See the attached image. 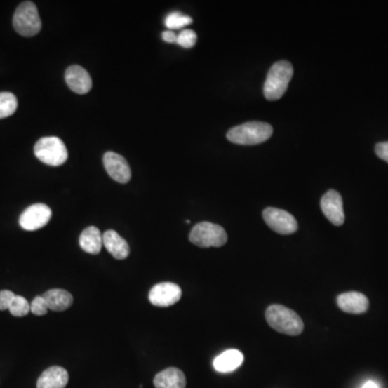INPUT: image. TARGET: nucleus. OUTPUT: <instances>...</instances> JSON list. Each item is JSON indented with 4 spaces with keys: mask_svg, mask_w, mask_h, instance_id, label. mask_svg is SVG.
<instances>
[{
    "mask_svg": "<svg viewBox=\"0 0 388 388\" xmlns=\"http://www.w3.org/2000/svg\"><path fill=\"white\" fill-rule=\"evenodd\" d=\"M337 305L342 311L349 314H363L369 309V300L363 293L351 291L337 297Z\"/></svg>",
    "mask_w": 388,
    "mask_h": 388,
    "instance_id": "obj_13",
    "label": "nucleus"
},
{
    "mask_svg": "<svg viewBox=\"0 0 388 388\" xmlns=\"http://www.w3.org/2000/svg\"><path fill=\"white\" fill-rule=\"evenodd\" d=\"M18 109V100L13 93L1 92L0 93V119L12 116Z\"/></svg>",
    "mask_w": 388,
    "mask_h": 388,
    "instance_id": "obj_20",
    "label": "nucleus"
},
{
    "mask_svg": "<svg viewBox=\"0 0 388 388\" xmlns=\"http://www.w3.org/2000/svg\"><path fill=\"white\" fill-rule=\"evenodd\" d=\"M102 244L107 249L108 253L119 260H123L130 255V246L128 242L114 230H107L104 233Z\"/></svg>",
    "mask_w": 388,
    "mask_h": 388,
    "instance_id": "obj_15",
    "label": "nucleus"
},
{
    "mask_svg": "<svg viewBox=\"0 0 388 388\" xmlns=\"http://www.w3.org/2000/svg\"><path fill=\"white\" fill-rule=\"evenodd\" d=\"M36 158L50 166H60L67 161L68 152L61 138L55 136L42 138L34 148Z\"/></svg>",
    "mask_w": 388,
    "mask_h": 388,
    "instance_id": "obj_4",
    "label": "nucleus"
},
{
    "mask_svg": "<svg viewBox=\"0 0 388 388\" xmlns=\"http://www.w3.org/2000/svg\"><path fill=\"white\" fill-rule=\"evenodd\" d=\"M69 381L67 370L63 367L48 368L40 375L37 382V388H65Z\"/></svg>",
    "mask_w": 388,
    "mask_h": 388,
    "instance_id": "obj_14",
    "label": "nucleus"
},
{
    "mask_svg": "<svg viewBox=\"0 0 388 388\" xmlns=\"http://www.w3.org/2000/svg\"><path fill=\"white\" fill-rule=\"evenodd\" d=\"M15 295H14V293L10 290L0 291V311L9 309L10 305H11L12 301H13Z\"/></svg>",
    "mask_w": 388,
    "mask_h": 388,
    "instance_id": "obj_25",
    "label": "nucleus"
},
{
    "mask_svg": "<svg viewBox=\"0 0 388 388\" xmlns=\"http://www.w3.org/2000/svg\"><path fill=\"white\" fill-rule=\"evenodd\" d=\"M273 128L265 122H247L231 128L227 138L233 144L258 145L272 136Z\"/></svg>",
    "mask_w": 388,
    "mask_h": 388,
    "instance_id": "obj_3",
    "label": "nucleus"
},
{
    "mask_svg": "<svg viewBox=\"0 0 388 388\" xmlns=\"http://www.w3.org/2000/svg\"><path fill=\"white\" fill-rule=\"evenodd\" d=\"M182 288L174 283H160L149 293V301L154 307H172L182 299Z\"/></svg>",
    "mask_w": 388,
    "mask_h": 388,
    "instance_id": "obj_9",
    "label": "nucleus"
},
{
    "mask_svg": "<svg viewBox=\"0 0 388 388\" xmlns=\"http://www.w3.org/2000/svg\"><path fill=\"white\" fill-rule=\"evenodd\" d=\"M293 76V67L289 62L281 61L271 67L265 80L263 93L269 100H277L286 93Z\"/></svg>",
    "mask_w": 388,
    "mask_h": 388,
    "instance_id": "obj_2",
    "label": "nucleus"
},
{
    "mask_svg": "<svg viewBox=\"0 0 388 388\" xmlns=\"http://www.w3.org/2000/svg\"><path fill=\"white\" fill-rule=\"evenodd\" d=\"M244 363V355L239 349H228L217 356L214 361V368L220 373H230L241 367Z\"/></svg>",
    "mask_w": 388,
    "mask_h": 388,
    "instance_id": "obj_16",
    "label": "nucleus"
},
{
    "mask_svg": "<svg viewBox=\"0 0 388 388\" xmlns=\"http://www.w3.org/2000/svg\"><path fill=\"white\" fill-rule=\"evenodd\" d=\"M196 40H198V35L192 29H184L177 36V44L185 49H190V48L194 47Z\"/></svg>",
    "mask_w": 388,
    "mask_h": 388,
    "instance_id": "obj_23",
    "label": "nucleus"
},
{
    "mask_svg": "<svg viewBox=\"0 0 388 388\" xmlns=\"http://www.w3.org/2000/svg\"><path fill=\"white\" fill-rule=\"evenodd\" d=\"M156 388H186V377L182 370L168 368L154 377Z\"/></svg>",
    "mask_w": 388,
    "mask_h": 388,
    "instance_id": "obj_17",
    "label": "nucleus"
},
{
    "mask_svg": "<svg viewBox=\"0 0 388 388\" xmlns=\"http://www.w3.org/2000/svg\"><path fill=\"white\" fill-rule=\"evenodd\" d=\"M263 219L267 226L279 234L288 235L297 232V220L286 210L267 207L263 210Z\"/></svg>",
    "mask_w": 388,
    "mask_h": 388,
    "instance_id": "obj_7",
    "label": "nucleus"
},
{
    "mask_svg": "<svg viewBox=\"0 0 388 388\" xmlns=\"http://www.w3.org/2000/svg\"><path fill=\"white\" fill-rule=\"evenodd\" d=\"M192 24V18L186 15V14L180 13V12H172L166 18V26L170 31L175 29H180L185 26Z\"/></svg>",
    "mask_w": 388,
    "mask_h": 388,
    "instance_id": "obj_21",
    "label": "nucleus"
},
{
    "mask_svg": "<svg viewBox=\"0 0 388 388\" xmlns=\"http://www.w3.org/2000/svg\"><path fill=\"white\" fill-rule=\"evenodd\" d=\"M321 210L326 218L335 226H342L345 221L344 208L341 194L337 191L329 190L321 201Z\"/></svg>",
    "mask_w": 388,
    "mask_h": 388,
    "instance_id": "obj_10",
    "label": "nucleus"
},
{
    "mask_svg": "<svg viewBox=\"0 0 388 388\" xmlns=\"http://www.w3.org/2000/svg\"><path fill=\"white\" fill-rule=\"evenodd\" d=\"M162 38L164 41L168 42V44H174L177 42V35L174 31H166L162 34Z\"/></svg>",
    "mask_w": 388,
    "mask_h": 388,
    "instance_id": "obj_27",
    "label": "nucleus"
},
{
    "mask_svg": "<svg viewBox=\"0 0 388 388\" xmlns=\"http://www.w3.org/2000/svg\"><path fill=\"white\" fill-rule=\"evenodd\" d=\"M79 245L86 253L98 255L102 250V235L96 227H88L82 231L79 237Z\"/></svg>",
    "mask_w": 388,
    "mask_h": 388,
    "instance_id": "obj_19",
    "label": "nucleus"
},
{
    "mask_svg": "<svg viewBox=\"0 0 388 388\" xmlns=\"http://www.w3.org/2000/svg\"><path fill=\"white\" fill-rule=\"evenodd\" d=\"M104 166L107 170L108 175L112 177L114 180L120 184H128L131 180L130 166L126 162V159L116 152H108L104 156Z\"/></svg>",
    "mask_w": 388,
    "mask_h": 388,
    "instance_id": "obj_11",
    "label": "nucleus"
},
{
    "mask_svg": "<svg viewBox=\"0 0 388 388\" xmlns=\"http://www.w3.org/2000/svg\"><path fill=\"white\" fill-rule=\"evenodd\" d=\"M51 311L63 312L69 309L74 302L72 293L64 289H50L42 295Z\"/></svg>",
    "mask_w": 388,
    "mask_h": 388,
    "instance_id": "obj_18",
    "label": "nucleus"
},
{
    "mask_svg": "<svg viewBox=\"0 0 388 388\" xmlns=\"http://www.w3.org/2000/svg\"><path fill=\"white\" fill-rule=\"evenodd\" d=\"M265 319L274 330L283 335H299L305 329L301 317L283 305H270L265 312Z\"/></svg>",
    "mask_w": 388,
    "mask_h": 388,
    "instance_id": "obj_1",
    "label": "nucleus"
},
{
    "mask_svg": "<svg viewBox=\"0 0 388 388\" xmlns=\"http://www.w3.org/2000/svg\"><path fill=\"white\" fill-rule=\"evenodd\" d=\"M13 27L23 37H33L41 29L37 7L32 1L20 4L13 15Z\"/></svg>",
    "mask_w": 388,
    "mask_h": 388,
    "instance_id": "obj_6",
    "label": "nucleus"
},
{
    "mask_svg": "<svg viewBox=\"0 0 388 388\" xmlns=\"http://www.w3.org/2000/svg\"><path fill=\"white\" fill-rule=\"evenodd\" d=\"M189 240L192 244L202 248L221 247L228 242V235L226 230L219 225L204 221L193 227Z\"/></svg>",
    "mask_w": 388,
    "mask_h": 388,
    "instance_id": "obj_5",
    "label": "nucleus"
},
{
    "mask_svg": "<svg viewBox=\"0 0 388 388\" xmlns=\"http://www.w3.org/2000/svg\"><path fill=\"white\" fill-rule=\"evenodd\" d=\"M65 81L68 88L77 94H86L91 91V76L79 65H72L67 68Z\"/></svg>",
    "mask_w": 388,
    "mask_h": 388,
    "instance_id": "obj_12",
    "label": "nucleus"
},
{
    "mask_svg": "<svg viewBox=\"0 0 388 388\" xmlns=\"http://www.w3.org/2000/svg\"><path fill=\"white\" fill-rule=\"evenodd\" d=\"M375 154L380 159L388 163V142L377 144L375 146Z\"/></svg>",
    "mask_w": 388,
    "mask_h": 388,
    "instance_id": "obj_26",
    "label": "nucleus"
},
{
    "mask_svg": "<svg viewBox=\"0 0 388 388\" xmlns=\"http://www.w3.org/2000/svg\"><path fill=\"white\" fill-rule=\"evenodd\" d=\"M52 217V210L48 205L38 203L27 207L21 217L20 226L26 231H36L47 226Z\"/></svg>",
    "mask_w": 388,
    "mask_h": 388,
    "instance_id": "obj_8",
    "label": "nucleus"
},
{
    "mask_svg": "<svg viewBox=\"0 0 388 388\" xmlns=\"http://www.w3.org/2000/svg\"><path fill=\"white\" fill-rule=\"evenodd\" d=\"M49 311L47 302L44 300L42 295H38L34 299L33 302L31 305V312L33 314L37 315V316H42L46 315Z\"/></svg>",
    "mask_w": 388,
    "mask_h": 388,
    "instance_id": "obj_24",
    "label": "nucleus"
},
{
    "mask_svg": "<svg viewBox=\"0 0 388 388\" xmlns=\"http://www.w3.org/2000/svg\"><path fill=\"white\" fill-rule=\"evenodd\" d=\"M363 388H380L375 382L369 381L363 386Z\"/></svg>",
    "mask_w": 388,
    "mask_h": 388,
    "instance_id": "obj_28",
    "label": "nucleus"
},
{
    "mask_svg": "<svg viewBox=\"0 0 388 388\" xmlns=\"http://www.w3.org/2000/svg\"><path fill=\"white\" fill-rule=\"evenodd\" d=\"M10 313L15 317H23L31 312V305L22 295H15L9 307Z\"/></svg>",
    "mask_w": 388,
    "mask_h": 388,
    "instance_id": "obj_22",
    "label": "nucleus"
}]
</instances>
